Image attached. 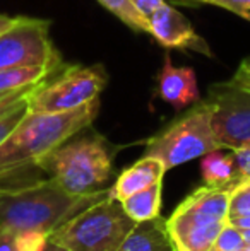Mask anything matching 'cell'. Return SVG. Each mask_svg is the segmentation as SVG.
<instances>
[{"instance_id":"28","label":"cell","mask_w":250,"mask_h":251,"mask_svg":"<svg viewBox=\"0 0 250 251\" xmlns=\"http://www.w3.org/2000/svg\"><path fill=\"white\" fill-rule=\"evenodd\" d=\"M231 226L238 227L240 231H245V229H250V214L249 215H237V217H230L228 219Z\"/></svg>"},{"instance_id":"6","label":"cell","mask_w":250,"mask_h":251,"mask_svg":"<svg viewBox=\"0 0 250 251\" xmlns=\"http://www.w3.org/2000/svg\"><path fill=\"white\" fill-rule=\"evenodd\" d=\"M108 82L101 65H70L54 80H45L28 98L31 113H63L100 98Z\"/></svg>"},{"instance_id":"12","label":"cell","mask_w":250,"mask_h":251,"mask_svg":"<svg viewBox=\"0 0 250 251\" xmlns=\"http://www.w3.org/2000/svg\"><path fill=\"white\" fill-rule=\"evenodd\" d=\"M226 222L200 224L170 217L167 221L175 251H209Z\"/></svg>"},{"instance_id":"7","label":"cell","mask_w":250,"mask_h":251,"mask_svg":"<svg viewBox=\"0 0 250 251\" xmlns=\"http://www.w3.org/2000/svg\"><path fill=\"white\" fill-rule=\"evenodd\" d=\"M12 67L62 69V56L50 38V21L19 16L0 34V70Z\"/></svg>"},{"instance_id":"10","label":"cell","mask_w":250,"mask_h":251,"mask_svg":"<svg viewBox=\"0 0 250 251\" xmlns=\"http://www.w3.org/2000/svg\"><path fill=\"white\" fill-rule=\"evenodd\" d=\"M233 185L226 186H202L182 201L171 217L184 221L200 222V224H216L228 222L230 217V197Z\"/></svg>"},{"instance_id":"17","label":"cell","mask_w":250,"mask_h":251,"mask_svg":"<svg viewBox=\"0 0 250 251\" xmlns=\"http://www.w3.org/2000/svg\"><path fill=\"white\" fill-rule=\"evenodd\" d=\"M161 190H163V181H158L134 195L127 197L125 200H120L124 205L129 217H132L136 222L149 221L160 215L161 208Z\"/></svg>"},{"instance_id":"31","label":"cell","mask_w":250,"mask_h":251,"mask_svg":"<svg viewBox=\"0 0 250 251\" xmlns=\"http://www.w3.org/2000/svg\"><path fill=\"white\" fill-rule=\"evenodd\" d=\"M242 234H244L245 241H247V245H250V229H245V231H242Z\"/></svg>"},{"instance_id":"2","label":"cell","mask_w":250,"mask_h":251,"mask_svg":"<svg viewBox=\"0 0 250 251\" xmlns=\"http://www.w3.org/2000/svg\"><path fill=\"white\" fill-rule=\"evenodd\" d=\"M100 111V98L63 113H31L0 144V176L36 166L63 142L91 125Z\"/></svg>"},{"instance_id":"30","label":"cell","mask_w":250,"mask_h":251,"mask_svg":"<svg viewBox=\"0 0 250 251\" xmlns=\"http://www.w3.org/2000/svg\"><path fill=\"white\" fill-rule=\"evenodd\" d=\"M43 251H69L67 248H63V246L60 245H57V243H52V241H48L47 243V246H45V250Z\"/></svg>"},{"instance_id":"24","label":"cell","mask_w":250,"mask_h":251,"mask_svg":"<svg viewBox=\"0 0 250 251\" xmlns=\"http://www.w3.org/2000/svg\"><path fill=\"white\" fill-rule=\"evenodd\" d=\"M231 154L235 161V183L238 185V183L250 181V146L235 149Z\"/></svg>"},{"instance_id":"23","label":"cell","mask_w":250,"mask_h":251,"mask_svg":"<svg viewBox=\"0 0 250 251\" xmlns=\"http://www.w3.org/2000/svg\"><path fill=\"white\" fill-rule=\"evenodd\" d=\"M184 3H197V5H216L233 12L242 17L245 12H250V0H184Z\"/></svg>"},{"instance_id":"29","label":"cell","mask_w":250,"mask_h":251,"mask_svg":"<svg viewBox=\"0 0 250 251\" xmlns=\"http://www.w3.org/2000/svg\"><path fill=\"white\" fill-rule=\"evenodd\" d=\"M17 19H19V16H7V14H0V34L3 33V31H7L10 26H14V24L17 23Z\"/></svg>"},{"instance_id":"21","label":"cell","mask_w":250,"mask_h":251,"mask_svg":"<svg viewBox=\"0 0 250 251\" xmlns=\"http://www.w3.org/2000/svg\"><path fill=\"white\" fill-rule=\"evenodd\" d=\"M250 214V181L238 183L230 197V217ZM228 217V219H230Z\"/></svg>"},{"instance_id":"14","label":"cell","mask_w":250,"mask_h":251,"mask_svg":"<svg viewBox=\"0 0 250 251\" xmlns=\"http://www.w3.org/2000/svg\"><path fill=\"white\" fill-rule=\"evenodd\" d=\"M117 251H175L167 221L158 215L137 222Z\"/></svg>"},{"instance_id":"27","label":"cell","mask_w":250,"mask_h":251,"mask_svg":"<svg viewBox=\"0 0 250 251\" xmlns=\"http://www.w3.org/2000/svg\"><path fill=\"white\" fill-rule=\"evenodd\" d=\"M231 79H233L235 82L240 84V86L250 89V56L242 60L240 65H238V69L235 70V74H233Z\"/></svg>"},{"instance_id":"25","label":"cell","mask_w":250,"mask_h":251,"mask_svg":"<svg viewBox=\"0 0 250 251\" xmlns=\"http://www.w3.org/2000/svg\"><path fill=\"white\" fill-rule=\"evenodd\" d=\"M41 86V84H40ZM38 86L33 87H26V89H19V91H12V93H0V115H2L5 109H9L10 106H14L17 101L28 98Z\"/></svg>"},{"instance_id":"4","label":"cell","mask_w":250,"mask_h":251,"mask_svg":"<svg viewBox=\"0 0 250 251\" xmlns=\"http://www.w3.org/2000/svg\"><path fill=\"white\" fill-rule=\"evenodd\" d=\"M136 224L111 188L108 197L50 232L48 241L69 251H117Z\"/></svg>"},{"instance_id":"26","label":"cell","mask_w":250,"mask_h":251,"mask_svg":"<svg viewBox=\"0 0 250 251\" xmlns=\"http://www.w3.org/2000/svg\"><path fill=\"white\" fill-rule=\"evenodd\" d=\"M130 2L134 3V7H136L146 19H149V17L163 5L165 0H130Z\"/></svg>"},{"instance_id":"3","label":"cell","mask_w":250,"mask_h":251,"mask_svg":"<svg viewBox=\"0 0 250 251\" xmlns=\"http://www.w3.org/2000/svg\"><path fill=\"white\" fill-rule=\"evenodd\" d=\"M45 178L74 195L103 190L110 179L113 152L101 137L69 139L38 162Z\"/></svg>"},{"instance_id":"20","label":"cell","mask_w":250,"mask_h":251,"mask_svg":"<svg viewBox=\"0 0 250 251\" xmlns=\"http://www.w3.org/2000/svg\"><path fill=\"white\" fill-rule=\"evenodd\" d=\"M28 98L17 101L16 104L10 106L9 109H5L0 115V144L12 133V130L19 125L21 120L28 115V111H29V108H28Z\"/></svg>"},{"instance_id":"18","label":"cell","mask_w":250,"mask_h":251,"mask_svg":"<svg viewBox=\"0 0 250 251\" xmlns=\"http://www.w3.org/2000/svg\"><path fill=\"white\" fill-rule=\"evenodd\" d=\"M107 10L137 33H149V21L134 7L130 0H98Z\"/></svg>"},{"instance_id":"11","label":"cell","mask_w":250,"mask_h":251,"mask_svg":"<svg viewBox=\"0 0 250 251\" xmlns=\"http://www.w3.org/2000/svg\"><path fill=\"white\" fill-rule=\"evenodd\" d=\"M158 94L165 102L173 106L175 111L199 102L200 93L192 67H177L170 55L165 56L163 67L158 74Z\"/></svg>"},{"instance_id":"5","label":"cell","mask_w":250,"mask_h":251,"mask_svg":"<svg viewBox=\"0 0 250 251\" xmlns=\"http://www.w3.org/2000/svg\"><path fill=\"white\" fill-rule=\"evenodd\" d=\"M216 149L221 147L211 128V104L206 100L147 140L144 155L160 159L168 171Z\"/></svg>"},{"instance_id":"15","label":"cell","mask_w":250,"mask_h":251,"mask_svg":"<svg viewBox=\"0 0 250 251\" xmlns=\"http://www.w3.org/2000/svg\"><path fill=\"white\" fill-rule=\"evenodd\" d=\"M200 176L207 186H237L233 154H223L220 149L204 154L200 159Z\"/></svg>"},{"instance_id":"8","label":"cell","mask_w":250,"mask_h":251,"mask_svg":"<svg viewBox=\"0 0 250 251\" xmlns=\"http://www.w3.org/2000/svg\"><path fill=\"white\" fill-rule=\"evenodd\" d=\"M211 128L220 147L242 149L250 146V89L233 79L209 87Z\"/></svg>"},{"instance_id":"19","label":"cell","mask_w":250,"mask_h":251,"mask_svg":"<svg viewBox=\"0 0 250 251\" xmlns=\"http://www.w3.org/2000/svg\"><path fill=\"white\" fill-rule=\"evenodd\" d=\"M247 246L249 245L240 229L226 222L209 251H244Z\"/></svg>"},{"instance_id":"22","label":"cell","mask_w":250,"mask_h":251,"mask_svg":"<svg viewBox=\"0 0 250 251\" xmlns=\"http://www.w3.org/2000/svg\"><path fill=\"white\" fill-rule=\"evenodd\" d=\"M17 251H43L48 243V234L40 231H23L14 234Z\"/></svg>"},{"instance_id":"1","label":"cell","mask_w":250,"mask_h":251,"mask_svg":"<svg viewBox=\"0 0 250 251\" xmlns=\"http://www.w3.org/2000/svg\"><path fill=\"white\" fill-rule=\"evenodd\" d=\"M111 193V188L74 195L50 179L0 193V231L17 234L40 231L50 236L57 227Z\"/></svg>"},{"instance_id":"13","label":"cell","mask_w":250,"mask_h":251,"mask_svg":"<svg viewBox=\"0 0 250 251\" xmlns=\"http://www.w3.org/2000/svg\"><path fill=\"white\" fill-rule=\"evenodd\" d=\"M167 173V168L163 162L156 157L151 155H144L142 159L127 168L120 176H118L117 183L113 188V195L118 200H125L127 197L134 195V193L140 192V190L147 188V186L154 185L158 181H163V176Z\"/></svg>"},{"instance_id":"32","label":"cell","mask_w":250,"mask_h":251,"mask_svg":"<svg viewBox=\"0 0 250 251\" xmlns=\"http://www.w3.org/2000/svg\"><path fill=\"white\" fill-rule=\"evenodd\" d=\"M244 251H250V245H249V246H247V248H245Z\"/></svg>"},{"instance_id":"16","label":"cell","mask_w":250,"mask_h":251,"mask_svg":"<svg viewBox=\"0 0 250 251\" xmlns=\"http://www.w3.org/2000/svg\"><path fill=\"white\" fill-rule=\"evenodd\" d=\"M60 72L54 67H12L0 70V93L26 89V87L40 86L52 75Z\"/></svg>"},{"instance_id":"9","label":"cell","mask_w":250,"mask_h":251,"mask_svg":"<svg viewBox=\"0 0 250 251\" xmlns=\"http://www.w3.org/2000/svg\"><path fill=\"white\" fill-rule=\"evenodd\" d=\"M147 21H149V34L161 47L190 50L200 55L213 56L206 40L197 34L190 21L182 16L175 7L163 3Z\"/></svg>"}]
</instances>
